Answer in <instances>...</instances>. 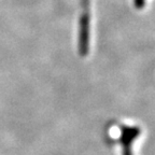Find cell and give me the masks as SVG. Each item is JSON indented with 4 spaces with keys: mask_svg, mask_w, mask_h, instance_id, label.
Here are the masks:
<instances>
[{
    "mask_svg": "<svg viewBox=\"0 0 155 155\" xmlns=\"http://www.w3.org/2000/svg\"><path fill=\"white\" fill-rule=\"evenodd\" d=\"M81 2L83 13L79 22V53L81 56H86L90 48V0H81Z\"/></svg>",
    "mask_w": 155,
    "mask_h": 155,
    "instance_id": "cell-1",
    "label": "cell"
},
{
    "mask_svg": "<svg viewBox=\"0 0 155 155\" xmlns=\"http://www.w3.org/2000/svg\"><path fill=\"white\" fill-rule=\"evenodd\" d=\"M140 135L139 127H128L123 126L121 131V138L120 141L123 145H131V143L136 140V138Z\"/></svg>",
    "mask_w": 155,
    "mask_h": 155,
    "instance_id": "cell-2",
    "label": "cell"
},
{
    "mask_svg": "<svg viewBox=\"0 0 155 155\" xmlns=\"http://www.w3.org/2000/svg\"><path fill=\"white\" fill-rule=\"evenodd\" d=\"M134 3L137 9H142L145 5V0H134Z\"/></svg>",
    "mask_w": 155,
    "mask_h": 155,
    "instance_id": "cell-3",
    "label": "cell"
},
{
    "mask_svg": "<svg viewBox=\"0 0 155 155\" xmlns=\"http://www.w3.org/2000/svg\"><path fill=\"white\" fill-rule=\"evenodd\" d=\"M123 155H131L130 151V145H123Z\"/></svg>",
    "mask_w": 155,
    "mask_h": 155,
    "instance_id": "cell-4",
    "label": "cell"
}]
</instances>
